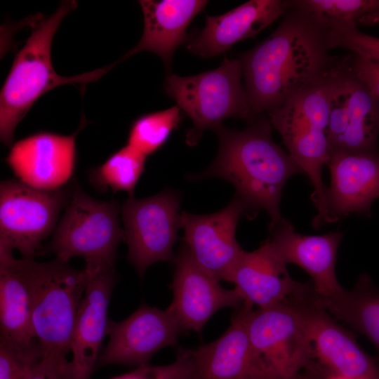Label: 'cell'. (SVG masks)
Returning <instances> with one entry per match:
<instances>
[{
	"label": "cell",
	"instance_id": "1",
	"mask_svg": "<svg viewBox=\"0 0 379 379\" xmlns=\"http://www.w3.org/2000/svg\"><path fill=\"white\" fill-rule=\"evenodd\" d=\"M286 1L279 26L238 58L253 117L324 79L338 59L329 53L328 28Z\"/></svg>",
	"mask_w": 379,
	"mask_h": 379
},
{
	"label": "cell",
	"instance_id": "2",
	"mask_svg": "<svg viewBox=\"0 0 379 379\" xmlns=\"http://www.w3.org/2000/svg\"><path fill=\"white\" fill-rule=\"evenodd\" d=\"M244 129L220 126L214 130L219 147L211 165L193 180L220 178L237 190L251 219L264 210L272 224L282 217L280 200L287 180L302 173L293 157L272 139V125L261 115L248 120Z\"/></svg>",
	"mask_w": 379,
	"mask_h": 379
},
{
	"label": "cell",
	"instance_id": "3",
	"mask_svg": "<svg viewBox=\"0 0 379 379\" xmlns=\"http://www.w3.org/2000/svg\"><path fill=\"white\" fill-rule=\"evenodd\" d=\"M77 2L62 3L50 16L34 27L25 44L16 54L0 94V138L11 147L14 131L34 102L50 90L65 84H84L97 81L113 66L73 77L56 73L51 61L54 35Z\"/></svg>",
	"mask_w": 379,
	"mask_h": 379
},
{
	"label": "cell",
	"instance_id": "4",
	"mask_svg": "<svg viewBox=\"0 0 379 379\" xmlns=\"http://www.w3.org/2000/svg\"><path fill=\"white\" fill-rule=\"evenodd\" d=\"M328 77V74L267 114L288 153L313 186L311 199L319 217L325 216L327 212L322 169L330 154Z\"/></svg>",
	"mask_w": 379,
	"mask_h": 379
},
{
	"label": "cell",
	"instance_id": "5",
	"mask_svg": "<svg viewBox=\"0 0 379 379\" xmlns=\"http://www.w3.org/2000/svg\"><path fill=\"white\" fill-rule=\"evenodd\" d=\"M32 327L42 356L67 357L86 286L85 270L58 259L31 260Z\"/></svg>",
	"mask_w": 379,
	"mask_h": 379
},
{
	"label": "cell",
	"instance_id": "6",
	"mask_svg": "<svg viewBox=\"0 0 379 379\" xmlns=\"http://www.w3.org/2000/svg\"><path fill=\"white\" fill-rule=\"evenodd\" d=\"M242 77L238 58H226L218 67L195 75L166 76V94L192 122L185 135L189 146L197 145L206 130L214 131L226 119L253 117Z\"/></svg>",
	"mask_w": 379,
	"mask_h": 379
},
{
	"label": "cell",
	"instance_id": "7",
	"mask_svg": "<svg viewBox=\"0 0 379 379\" xmlns=\"http://www.w3.org/2000/svg\"><path fill=\"white\" fill-rule=\"evenodd\" d=\"M120 213L117 201L95 199L74 182L65 213L44 251L65 262L81 257L85 261L115 263L119 244L124 240Z\"/></svg>",
	"mask_w": 379,
	"mask_h": 379
},
{
	"label": "cell",
	"instance_id": "8",
	"mask_svg": "<svg viewBox=\"0 0 379 379\" xmlns=\"http://www.w3.org/2000/svg\"><path fill=\"white\" fill-rule=\"evenodd\" d=\"M247 330L252 348L270 379H300L312 359V346L295 298L251 309Z\"/></svg>",
	"mask_w": 379,
	"mask_h": 379
},
{
	"label": "cell",
	"instance_id": "9",
	"mask_svg": "<svg viewBox=\"0 0 379 379\" xmlns=\"http://www.w3.org/2000/svg\"><path fill=\"white\" fill-rule=\"evenodd\" d=\"M72 187L42 190L18 179L0 184V246L16 249L22 258L34 259L42 253L41 242L57 226L67 206Z\"/></svg>",
	"mask_w": 379,
	"mask_h": 379
},
{
	"label": "cell",
	"instance_id": "10",
	"mask_svg": "<svg viewBox=\"0 0 379 379\" xmlns=\"http://www.w3.org/2000/svg\"><path fill=\"white\" fill-rule=\"evenodd\" d=\"M328 79L330 152L378 153L379 100L354 72L347 56L338 59Z\"/></svg>",
	"mask_w": 379,
	"mask_h": 379
},
{
	"label": "cell",
	"instance_id": "11",
	"mask_svg": "<svg viewBox=\"0 0 379 379\" xmlns=\"http://www.w3.org/2000/svg\"><path fill=\"white\" fill-rule=\"evenodd\" d=\"M180 199L177 192L165 190L144 199L128 197L121 206L127 259L141 279L152 265L175 260L173 248L181 228Z\"/></svg>",
	"mask_w": 379,
	"mask_h": 379
},
{
	"label": "cell",
	"instance_id": "12",
	"mask_svg": "<svg viewBox=\"0 0 379 379\" xmlns=\"http://www.w3.org/2000/svg\"><path fill=\"white\" fill-rule=\"evenodd\" d=\"M183 331L168 310L142 303L124 320H109L108 342L98 359L96 370L109 365L140 366L149 364L160 350L176 345Z\"/></svg>",
	"mask_w": 379,
	"mask_h": 379
},
{
	"label": "cell",
	"instance_id": "13",
	"mask_svg": "<svg viewBox=\"0 0 379 379\" xmlns=\"http://www.w3.org/2000/svg\"><path fill=\"white\" fill-rule=\"evenodd\" d=\"M86 286L71 343L73 379H91L96 370L109 319L108 306L117 276L115 263L86 260Z\"/></svg>",
	"mask_w": 379,
	"mask_h": 379
},
{
	"label": "cell",
	"instance_id": "14",
	"mask_svg": "<svg viewBox=\"0 0 379 379\" xmlns=\"http://www.w3.org/2000/svg\"><path fill=\"white\" fill-rule=\"evenodd\" d=\"M175 268L169 286L173 300L168 307L183 332L200 334L208 320L218 310L239 309L243 299L234 288H224L220 281L204 270L183 244L173 262Z\"/></svg>",
	"mask_w": 379,
	"mask_h": 379
},
{
	"label": "cell",
	"instance_id": "15",
	"mask_svg": "<svg viewBox=\"0 0 379 379\" xmlns=\"http://www.w3.org/2000/svg\"><path fill=\"white\" fill-rule=\"evenodd\" d=\"M315 293L295 299L312 346V362L324 371L349 377L379 379V361L314 300Z\"/></svg>",
	"mask_w": 379,
	"mask_h": 379
},
{
	"label": "cell",
	"instance_id": "16",
	"mask_svg": "<svg viewBox=\"0 0 379 379\" xmlns=\"http://www.w3.org/2000/svg\"><path fill=\"white\" fill-rule=\"evenodd\" d=\"M246 217L244 206L235 194L224 208L211 214L181 212L183 244L195 261L219 281H229L244 250L236 239L239 219Z\"/></svg>",
	"mask_w": 379,
	"mask_h": 379
},
{
	"label": "cell",
	"instance_id": "17",
	"mask_svg": "<svg viewBox=\"0 0 379 379\" xmlns=\"http://www.w3.org/2000/svg\"><path fill=\"white\" fill-rule=\"evenodd\" d=\"M76 133L63 135L39 132L10 147L6 162L18 180L32 187L54 190L63 187L75 170Z\"/></svg>",
	"mask_w": 379,
	"mask_h": 379
},
{
	"label": "cell",
	"instance_id": "18",
	"mask_svg": "<svg viewBox=\"0 0 379 379\" xmlns=\"http://www.w3.org/2000/svg\"><path fill=\"white\" fill-rule=\"evenodd\" d=\"M286 265L267 239L258 248L242 252L228 282L235 285L244 305L252 308L266 307L313 293L312 283L293 279Z\"/></svg>",
	"mask_w": 379,
	"mask_h": 379
},
{
	"label": "cell",
	"instance_id": "19",
	"mask_svg": "<svg viewBox=\"0 0 379 379\" xmlns=\"http://www.w3.org/2000/svg\"><path fill=\"white\" fill-rule=\"evenodd\" d=\"M269 228L270 235L267 239L276 253L286 265H296L310 276L319 297L332 298L345 291L335 273L342 232L302 234L296 232L291 222L284 218L270 224Z\"/></svg>",
	"mask_w": 379,
	"mask_h": 379
},
{
	"label": "cell",
	"instance_id": "20",
	"mask_svg": "<svg viewBox=\"0 0 379 379\" xmlns=\"http://www.w3.org/2000/svg\"><path fill=\"white\" fill-rule=\"evenodd\" d=\"M251 309L243 304L218 339L190 350L189 379H270L249 340L247 318Z\"/></svg>",
	"mask_w": 379,
	"mask_h": 379
},
{
	"label": "cell",
	"instance_id": "21",
	"mask_svg": "<svg viewBox=\"0 0 379 379\" xmlns=\"http://www.w3.org/2000/svg\"><path fill=\"white\" fill-rule=\"evenodd\" d=\"M326 165L331 175L325 192L328 222L369 213L379 197V153L331 151Z\"/></svg>",
	"mask_w": 379,
	"mask_h": 379
},
{
	"label": "cell",
	"instance_id": "22",
	"mask_svg": "<svg viewBox=\"0 0 379 379\" xmlns=\"http://www.w3.org/2000/svg\"><path fill=\"white\" fill-rule=\"evenodd\" d=\"M286 8V1L250 0L225 13L206 15L204 27L188 38L186 48L204 58L220 55L237 42L255 37Z\"/></svg>",
	"mask_w": 379,
	"mask_h": 379
},
{
	"label": "cell",
	"instance_id": "23",
	"mask_svg": "<svg viewBox=\"0 0 379 379\" xmlns=\"http://www.w3.org/2000/svg\"><path fill=\"white\" fill-rule=\"evenodd\" d=\"M144 27L142 36L122 59L140 52L159 55L166 67H170L174 53L187 42V29L193 19L201 13L205 0H141Z\"/></svg>",
	"mask_w": 379,
	"mask_h": 379
},
{
	"label": "cell",
	"instance_id": "24",
	"mask_svg": "<svg viewBox=\"0 0 379 379\" xmlns=\"http://www.w3.org/2000/svg\"><path fill=\"white\" fill-rule=\"evenodd\" d=\"M32 259H16L0 246V338L28 345L36 340L32 321Z\"/></svg>",
	"mask_w": 379,
	"mask_h": 379
},
{
	"label": "cell",
	"instance_id": "25",
	"mask_svg": "<svg viewBox=\"0 0 379 379\" xmlns=\"http://www.w3.org/2000/svg\"><path fill=\"white\" fill-rule=\"evenodd\" d=\"M315 301L335 319L365 335L379 354V290L367 274H361L351 291L332 298L315 297Z\"/></svg>",
	"mask_w": 379,
	"mask_h": 379
},
{
	"label": "cell",
	"instance_id": "26",
	"mask_svg": "<svg viewBox=\"0 0 379 379\" xmlns=\"http://www.w3.org/2000/svg\"><path fill=\"white\" fill-rule=\"evenodd\" d=\"M146 158L144 154L128 145L111 154L100 166L92 168L88 174L89 182L102 192L110 190L128 192L134 197L135 187L145 171Z\"/></svg>",
	"mask_w": 379,
	"mask_h": 379
},
{
	"label": "cell",
	"instance_id": "27",
	"mask_svg": "<svg viewBox=\"0 0 379 379\" xmlns=\"http://www.w3.org/2000/svg\"><path fill=\"white\" fill-rule=\"evenodd\" d=\"M182 120L177 105L144 114L132 124L127 145L147 157L161 147Z\"/></svg>",
	"mask_w": 379,
	"mask_h": 379
},
{
	"label": "cell",
	"instance_id": "28",
	"mask_svg": "<svg viewBox=\"0 0 379 379\" xmlns=\"http://www.w3.org/2000/svg\"><path fill=\"white\" fill-rule=\"evenodd\" d=\"M288 4L310 15L328 29L359 20L379 10V0H289Z\"/></svg>",
	"mask_w": 379,
	"mask_h": 379
},
{
	"label": "cell",
	"instance_id": "29",
	"mask_svg": "<svg viewBox=\"0 0 379 379\" xmlns=\"http://www.w3.org/2000/svg\"><path fill=\"white\" fill-rule=\"evenodd\" d=\"M41 357L37 340L22 345L0 338V379H25Z\"/></svg>",
	"mask_w": 379,
	"mask_h": 379
},
{
	"label": "cell",
	"instance_id": "30",
	"mask_svg": "<svg viewBox=\"0 0 379 379\" xmlns=\"http://www.w3.org/2000/svg\"><path fill=\"white\" fill-rule=\"evenodd\" d=\"M357 25L346 24L329 28L328 42L330 48H345L379 63V38L361 32Z\"/></svg>",
	"mask_w": 379,
	"mask_h": 379
},
{
	"label": "cell",
	"instance_id": "31",
	"mask_svg": "<svg viewBox=\"0 0 379 379\" xmlns=\"http://www.w3.org/2000/svg\"><path fill=\"white\" fill-rule=\"evenodd\" d=\"M192 369L190 350L178 347L175 360L166 365L146 364L111 379H189Z\"/></svg>",
	"mask_w": 379,
	"mask_h": 379
},
{
	"label": "cell",
	"instance_id": "32",
	"mask_svg": "<svg viewBox=\"0 0 379 379\" xmlns=\"http://www.w3.org/2000/svg\"><path fill=\"white\" fill-rule=\"evenodd\" d=\"M25 379H73L70 361L67 357L42 356Z\"/></svg>",
	"mask_w": 379,
	"mask_h": 379
},
{
	"label": "cell",
	"instance_id": "33",
	"mask_svg": "<svg viewBox=\"0 0 379 379\" xmlns=\"http://www.w3.org/2000/svg\"><path fill=\"white\" fill-rule=\"evenodd\" d=\"M347 58L358 78L379 100V63L354 53L347 55Z\"/></svg>",
	"mask_w": 379,
	"mask_h": 379
},
{
	"label": "cell",
	"instance_id": "34",
	"mask_svg": "<svg viewBox=\"0 0 379 379\" xmlns=\"http://www.w3.org/2000/svg\"><path fill=\"white\" fill-rule=\"evenodd\" d=\"M305 370H308L309 371H310L316 379H366L331 373L319 368L312 362L309 364V366L305 368Z\"/></svg>",
	"mask_w": 379,
	"mask_h": 379
},
{
	"label": "cell",
	"instance_id": "35",
	"mask_svg": "<svg viewBox=\"0 0 379 379\" xmlns=\"http://www.w3.org/2000/svg\"><path fill=\"white\" fill-rule=\"evenodd\" d=\"M359 23L364 25H373L375 24H378L379 10L366 14L359 20Z\"/></svg>",
	"mask_w": 379,
	"mask_h": 379
},
{
	"label": "cell",
	"instance_id": "36",
	"mask_svg": "<svg viewBox=\"0 0 379 379\" xmlns=\"http://www.w3.org/2000/svg\"><path fill=\"white\" fill-rule=\"evenodd\" d=\"M300 379H316V378L310 371L307 370H305L301 374Z\"/></svg>",
	"mask_w": 379,
	"mask_h": 379
}]
</instances>
